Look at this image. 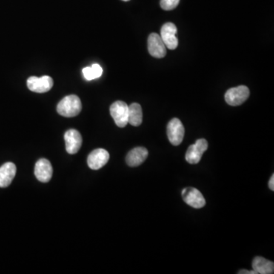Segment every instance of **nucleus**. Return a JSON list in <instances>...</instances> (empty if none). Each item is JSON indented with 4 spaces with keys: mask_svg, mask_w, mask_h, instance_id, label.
<instances>
[{
    "mask_svg": "<svg viewBox=\"0 0 274 274\" xmlns=\"http://www.w3.org/2000/svg\"><path fill=\"white\" fill-rule=\"evenodd\" d=\"M143 122V111L141 106L133 103L129 106L128 124L133 127H139Z\"/></svg>",
    "mask_w": 274,
    "mask_h": 274,
    "instance_id": "dca6fc26",
    "label": "nucleus"
},
{
    "mask_svg": "<svg viewBox=\"0 0 274 274\" xmlns=\"http://www.w3.org/2000/svg\"><path fill=\"white\" fill-rule=\"evenodd\" d=\"M27 86L32 92L45 93L53 87V78L48 75H44L42 77L32 76L28 79Z\"/></svg>",
    "mask_w": 274,
    "mask_h": 274,
    "instance_id": "423d86ee",
    "label": "nucleus"
},
{
    "mask_svg": "<svg viewBox=\"0 0 274 274\" xmlns=\"http://www.w3.org/2000/svg\"><path fill=\"white\" fill-rule=\"evenodd\" d=\"M109 158H110V155L105 149H95L89 154L88 157V165L92 170H98L107 164Z\"/></svg>",
    "mask_w": 274,
    "mask_h": 274,
    "instance_id": "9d476101",
    "label": "nucleus"
},
{
    "mask_svg": "<svg viewBox=\"0 0 274 274\" xmlns=\"http://www.w3.org/2000/svg\"><path fill=\"white\" fill-rule=\"evenodd\" d=\"M166 47L160 35L152 33L148 38V50L151 56L155 58H163L166 55Z\"/></svg>",
    "mask_w": 274,
    "mask_h": 274,
    "instance_id": "1a4fd4ad",
    "label": "nucleus"
},
{
    "mask_svg": "<svg viewBox=\"0 0 274 274\" xmlns=\"http://www.w3.org/2000/svg\"><path fill=\"white\" fill-rule=\"evenodd\" d=\"M57 111L59 115L65 118L77 116L81 111V100L77 95H68L60 101Z\"/></svg>",
    "mask_w": 274,
    "mask_h": 274,
    "instance_id": "f257e3e1",
    "label": "nucleus"
},
{
    "mask_svg": "<svg viewBox=\"0 0 274 274\" xmlns=\"http://www.w3.org/2000/svg\"><path fill=\"white\" fill-rule=\"evenodd\" d=\"M253 270L258 274H272L274 272L273 261H268L262 257H256L252 262Z\"/></svg>",
    "mask_w": 274,
    "mask_h": 274,
    "instance_id": "2eb2a0df",
    "label": "nucleus"
},
{
    "mask_svg": "<svg viewBox=\"0 0 274 274\" xmlns=\"http://www.w3.org/2000/svg\"><path fill=\"white\" fill-rule=\"evenodd\" d=\"M124 1H129V0H124Z\"/></svg>",
    "mask_w": 274,
    "mask_h": 274,
    "instance_id": "4be33fe9",
    "label": "nucleus"
},
{
    "mask_svg": "<svg viewBox=\"0 0 274 274\" xmlns=\"http://www.w3.org/2000/svg\"><path fill=\"white\" fill-rule=\"evenodd\" d=\"M83 72L86 79L89 80V81L95 79V74H94L92 67H86V68L83 69Z\"/></svg>",
    "mask_w": 274,
    "mask_h": 274,
    "instance_id": "a211bd4d",
    "label": "nucleus"
},
{
    "mask_svg": "<svg viewBox=\"0 0 274 274\" xmlns=\"http://www.w3.org/2000/svg\"><path fill=\"white\" fill-rule=\"evenodd\" d=\"M208 143L205 139L197 140L195 144L189 146L186 152L185 159L190 164H198L202 158L203 154L207 150Z\"/></svg>",
    "mask_w": 274,
    "mask_h": 274,
    "instance_id": "39448f33",
    "label": "nucleus"
},
{
    "mask_svg": "<svg viewBox=\"0 0 274 274\" xmlns=\"http://www.w3.org/2000/svg\"><path fill=\"white\" fill-rule=\"evenodd\" d=\"M181 195L186 204L195 209H201L206 205L205 198L201 191L195 187H190L183 189Z\"/></svg>",
    "mask_w": 274,
    "mask_h": 274,
    "instance_id": "0eeeda50",
    "label": "nucleus"
},
{
    "mask_svg": "<svg viewBox=\"0 0 274 274\" xmlns=\"http://www.w3.org/2000/svg\"><path fill=\"white\" fill-rule=\"evenodd\" d=\"M269 187H270V190H274V175H272L271 178H270V181H269Z\"/></svg>",
    "mask_w": 274,
    "mask_h": 274,
    "instance_id": "aec40b11",
    "label": "nucleus"
},
{
    "mask_svg": "<svg viewBox=\"0 0 274 274\" xmlns=\"http://www.w3.org/2000/svg\"><path fill=\"white\" fill-rule=\"evenodd\" d=\"M180 0H161L160 6L166 11L173 10L179 4Z\"/></svg>",
    "mask_w": 274,
    "mask_h": 274,
    "instance_id": "f3484780",
    "label": "nucleus"
},
{
    "mask_svg": "<svg viewBox=\"0 0 274 274\" xmlns=\"http://www.w3.org/2000/svg\"><path fill=\"white\" fill-rule=\"evenodd\" d=\"M35 175L37 179L41 182H49L53 175V168L50 161L46 158L38 160L35 165Z\"/></svg>",
    "mask_w": 274,
    "mask_h": 274,
    "instance_id": "9b49d317",
    "label": "nucleus"
},
{
    "mask_svg": "<svg viewBox=\"0 0 274 274\" xmlns=\"http://www.w3.org/2000/svg\"><path fill=\"white\" fill-rule=\"evenodd\" d=\"M67 152L71 155L77 153L79 150L83 143V138L79 132L76 130H69L64 135Z\"/></svg>",
    "mask_w": 274,
    "mask_h": 274,
    "instance_id": "f8f14e48",
    "label": "nucleus"
},
{
    "mask_svg": "<svg viewBox=\"0 0 274 274\" xmlns=\"http://www.w3.org/2000/svg\"><path fill=\"white\" fill-rule=\"evenodd\" d=\"M250 95V91L247 86H240L232 88L226 92L225 100L231 106H238L244 102Z\"/></svg>",
    "mask_w": 274,
    "mask_h": 274,
    "instance_id": "7ed1b4c3",
    "label": "nucleus"
},
{
    "mask_svg": "<svg viewBox=\"0 0 274 274\" xmlns=\"http://www.w3.org/2000/svg\"><path fill=\"white\" fill-rule=\"evenodd\" d=\"M176 26L173 23L168 22L161 27V37L166 45V48L169 50H175L178 45V40L176 37Z\"/></svg>",
    "mask_w": 274,
    "mask_h": 274,
    "instance_id": "6e6552de",
    "label": "nucleus"
},
{
    "mask_svg": "<svg viewBox=\"0 0 274 274\" xmlns=\"http://www.w3.org/2000/svg\"><path fill=\"white\" fill-rule=\"evenodd\" d=\"M149 152L144 147H136L130 150L126 157L127 164L130 167H137L144 162L147 158Z\"/></svg>",
    "mask_w": 274,
    "mask_h": 274,
    "instance_id": "ddd939ff",
    "label": "nucleus"
},
{
    "mask_svg": "<svg viewBox=\"0 0 274 274\" xmlns=\"http://www.w3.org/2000/svg\"><path fill=\"white\" fill-rule=\"evenodd\" d=\"M238 273L239 274H258L256 271H255V270H252V271H250V270H241L239 272H238Z\"/></svg>",
    "mask_w": 274,
    "mask_h": 274,
    "instance_id": "412c9836",
    "label": "nucleus"
},
{
    "mask_svg": "<svg viewBox=\"0 0 274 274\" xmlns=\"http://www.w3.org/2000/svg\"><path fill=\"white\" fill-rule=\"evenodd\" d=\"M167 135L169 141L174 146H178L182 143L184 136V127L178 118H173L167 126Z\"/></svg>",
    "mask_w": 274,
    "mask_h": 274,
    "instance_id": "20e7f679",
    "label": "nucleus"
},
{
    "mask_svg": "<svg viewBox=\"0 0 274 274\" xmlns=\"http://www.w3.org/2000/svg\"><path fill=\"white\" fill-rule=\"evenodd\" d=\"M110 113L118 127L123 128L128 124L129 106L124 101L113 103L110 107Z\"/></svg>",
    "mask_w": 274,
    "mask_h": 274,
    "instance_id": "f03ea898",
    "label": "nucleus"
},
{
    "mask_svg": "<svg viewBox=\"0 0 274 274\" xmlns=\"http://www.w3.org/2000/svg\"><path fill=\"white\" fill-rule=\"evenodd\" d=\"M92 68L93 69L94 74H95V78H99L102 75L103 69L101 68L99 64H95L92 66Z\"/></svg>",
    "mask_w": 274,
    "mask_h": 274,
    "instance_id": "6ab92c4d",
    "label": "nucleus"
},
{
    "mask_svg": "<svg viewBox=\"0 0 274 274\" xmlns=\"http://www.w3.org/2000/svg\"><path fill=\"white\" fill-rule=\"evenodd\" d=\"M16 174V166L14 163L6 162L0 167V187L10 185Z\"/></svg>",
    "mask_w": 274,
    "mask_h": 274,
    "instance_id": "4468645a",
    "label": "nucleus"
}]
</instances>
